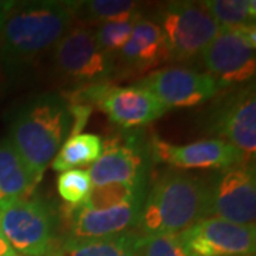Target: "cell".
Masks as SVG:
<instances>
[{
    "label": "cell",
    "instance_id": "obj_28",
    "mask_svg": "<svg viewBox=\"0 0 256 256\" xmlns=\"http://www.w3.org/2000/svg\"><path fill=\"white\" fill-rule=\"evenodd\" d=\"M6 80H4V76H3V72H2V66H0V100L3 97V92H4V87H6Z\"/></svg>",
    "mask_w": 256,
    "mask_h": 256
},
{
    "label": "cell",
    "instance_id": "obj_4",
    "mask_svg": "<svg viewBox=\"0 0 256 256\" xmlns=\"http://www.w3.org/2000/svg\"><path fill=\"white\" fill-rule=\"evenodd\" d=\"M156 20L168 46L170 60L176 62L201 54L220 30L201 2H171L162 8Z\"/></svg>",
    "mask_w": 256,
    "mask_h": 256
},
{
    "label": "cell",
    "instance_id": "obj_26",
    "mask_svg": "<svg viewBox=\"0 0 256 256\" xmlns=\"http://www.w3.org/2000/svg\"><path fill=\"white\" fill-rule=\"evenodd\" d=\"M0 256H18L12 246L9 245V242L6 240V238L3 236L2 230H0Z\"/></svg>",
    "mask_w": 256,
    "mask_h": 256
},
{
    "label": "cell",
    "instance_id": "obj_29",
    "mask_svg": "<svg viewBox=\"0 0 256 256\" xmlns=\"http://www.w3.org/2000/svg\"><path fill=\"white\" fill-rule=\"evenodd\" d=\"M50 256H58V255H50Z\"/></svg>",
    "mask_w": 256,
    "mask_h": 256
},
{
    "label": "cell",
    "instance_id": "obj_11",
    "mask_svg": "<svg viewBox=\"0 0 256 256\" xmlns=\"http://www.w3.org/2000/svg\"><path fill=\"white\" fill-rule=\"evenodd\" d=\"M150 156L156 162L172 165L182 170H228L245 165V156L236 146L215 138L202 140L188 146H172L160 138H152L148 144Z\"/></svg>",
    "mask_w": 256,
    "mask_h": 256
},
{
    "label": "cell",
    "instance_id": "obj_12",
    "mask_svg": "<svg viewBox=\"0 0 256 256\" xmlns=\"http://www.w3.org/2000/svg\"><path fill=\"white\" fill-rule=\"evenodd\" d=\"M148 146L136 138L111 140L102 144V154L87 171L92 186L108 184H142L148 181Z\"/></svg>",
    "mask_w": 256,
    "mask_h": 256
},
{
    "label": "cell",
    "instance_id": "obj_7",
    "mask_svg": "<svg viewBox=\"0 0 256 256\" xmlns=\"http://www.w3.org/2000/svg\"><path fill=\"white\" fill-rule=\"evenodd\" d=\"M0 230L16 254L44 256L53 240V218L43 202L28 198L0 210Z\"/></svg>",
    "mask_w": 256,
    "mask_h": 256
},
{
    "label": "cell",
    "instance_id": "obj_14",
    "mask_svg": "<svg viewBox=\"0 0 256 256\" xmlns=\"http://www.w3.org/2000/svg\"><path fill=\"white\" fill-rule=\"evenodd\" d=\"M97 106L107 114L110 121L122 128L151 124L168 111L154 94L137 84L130 87L106 84Z\"/></svg>",
    "mask_w": 256,
    "mask_h": 256
},
{
    "label": "cell",
    "instance_id": "obj_23",
    "mask_svg": "<svg viewBox=\"0 0 256 256\" xmlns=\"http://www.w3.org/2000/svg\"><path fill=\"white\" fill-rule=\"evenodd\" d=\"M92 180L84 170H68L57 178L60 198L70 206H80L92 190Z\"/></svg>",
    "mask_w": 256,
    "mask_h": 256
},
{
    "label": "cell",
    "instance_id": "obj_24",
    "mask_svg": "<svg viewBox=\"0 0 256 256\" xmlns=\"http://www.w3.org/2000/svg\"><path fill=\"white\" fill-rule=\"evenodd\" d=\"M140 18H142V14L130 18V20H124V22L101 23L97 30H94L97 43L110 54L114 56L116 53H118L128 42V38L132 33V28L137 24Z\"/></svg>",
    "mask_w": 256,
    "mask_h": 256
},
{
    "label": "cell",
    "instance_id": "obj_1",
    "mask_svg": "<svg viewBox=\"0 0 256 256\" xmlns=\"http://www.w3.org/2000/svg\"><path fill=\"white\" fill-rule=\"evenodd\" d=\"M80 2H13L0 23V66L9 84L70 30Z\"/></svg>",
    "mask_w": 256,
    "mask_h": 256
},
{
    "label": "cell",
    "instance_id": "obj_8",
    "mask_svg": "<svg viewBox=\"0 0 256 256\" xmlns=\"http://www.w3.org/2000/svg\"><path fill=\"white\" fill-rule=\"evenodd\" d=\"M178 238L188 256H252L256 228L220 218H204Z\"/></svg>",
    "mask_w": 256,
    "mask_h": 256
},
{
    "label": "cell",
    "instance_id": "obj_19",
    "mask_svg": "<svg viewBox=\"0 0 256 256\" xmlns=\"http://www.w3.org/2000/svg\"><path fill=\"white\" fill-rule=\"evenodd\" d=\"M102 140L100 136L80 132L70 137L53 158L52 166L54 171H68L78 166L92 165L102 154Z\"/></svg>",
    "mask_w": 256,
    "mask_h": 256
},
{
    "label": "cell",
    "instance_id": "obj_25",
    "mask_svg": "<svg viewBox=\"0 0 256 256\" xmlns=\"http://www.w3.org/2000/svg\"><path fill=\"white\" fill-rule=\"evenodd\" d=\"M140 256H188L178 235H140Z\"/></svg>",
    "mask_w": 256,
    "mask_h": 256
},
{
    "label": "cell",
    "instance_id": "obj_18",
    "mask_svg": "<svg viewBox=\"0 0 256 256\" xmlns=\"http://www.w3.org/2000/svg\"><path fill=\"white\" fill-rule=\"evenodd\" d=\"M138 240L140 235L132 230L108 238H68L58 256H140Z\"/></svg>",
    "mask_w": 256,
    "mask_h": 256
},
{
    "label": "cell",
    "instance_id": "obj_13",
    "mask_svg": "<svg viewBox=\"0 0 256 256\" xmlns=\"http://www.w3.org/2000/svg\"><path fill=\"white\" fill-rule=\"evenodd\" d=\"M236 146L245 156L256 151V97L254 87L240 88L218 107L212 118V131Z\"/></svg>",
    "mask_w": 256,
    "mask_h": 256
},
{
    "label": "cell",
    "instance_id": "obj_3",
    "mask_svg": "<svg viewBox=\"0 0 256 256\" xmlns=\"http://www.w3.org/2000/svg\"><path fill=\"white\" fill-rule=\"evenodd\" d=\"M204 218H208V182L185 172H166L146 192L137 228L146 236L180 235Z\"/></svg>",
    "mask_w": 256,
    "mask_h": 256
},
{
    "label": "cell",
    "instance_id": "obj_22",
    "mask_svg": "<svg viewBox=\"0 0 256 256\" xmlns=\"http://www.w3.org/2000/svg\"><path fill=\"white\" fill-rule=\"evenodd\" d=\"M82 16L88 22H124L140 16V6L132 0H90L80 2L78 10Z\"/></svg>",
    "mask_w": 256,
    "mask_h": 256
},
{
    "label": "cell",
    "instance_id": "obj_17",
    "mask_svg": "<svg viewBox=\"0 0 256 256\" xmlns=\"http://www.w3.org/2000/svg\"><path fill=\"white\" fill-rule=\"evenodd\" d=\"M38 181L8 137L0 140V210L32 198Z\"/></svg>",
    "mask_w": 256,
    "mask_h": 256
},
{
    "label": "cell",
    "instance_id": "obj_10",
    "mask_svg": "<svg viewBox=\"0 0 256 256\" xmlns=\"http://www.w3.org/2000/svg\"><path fill=\"white\" fill-rule=\"evenodd\" d=\"M137 86L154 94L170 108L200 106L220 92V86L208 73L186 67H166L148 74Z\"/></svg>",
    "mask_w": 256,
    "mask_h": 256
},
{
    "label": "cell",
    "instance_id": "obj_21",
    "mask_svg": "<svg viewBox=\"0 0 256 256\" xmlns=\"http://www.w3.org/2000/svg\"><path fill=\"white\" fill-rule=\"evenodd\" d=\"M201 4L220 28L255 26V0H205Z\"/></svg>",
    "mask_w": 256,
    "mask_h": 256
},
{
    "label": "cell",
    "instance_id": "obj_15",
    "mask_svg": "<svg viewBox=\"0 0 256 256\" xmlns=\"http://www.w3.org/2000/svg\"><path fill=\"white\" fill-rule=\"evenodd\" d=\"M141 205L142 202H132L98 210H84L82 206H70L72 238H108L130 232L132 228H137Z\"/></svg>",
    "mask_w": 256,
    "mask_h": 256
},
{
    "label": "cell",
    "instance_id": "obj_5",
    "mask_svg": "<svg viewBox=\"0 0 256 256\" xmlns=\"http://www.w3.org/2000/svg\"><path fill=\"white\" fill-rule=\"evenodd\" d=\"M56 72L77 86L104 82L114 72V56L97 43L94 30L70 28L53 47Z\"/></svg>",
    "mask_w": 256,
    "mask_h": 256
},
{
    "label": "cell",
    "instance_id": "obj_6",
    "mask_svg": "<svg viewBox=\"0 0 256 256\" xmlns=\"http://www.w3.org/2000/svg\"><path fill=\"white\" fill-rule=\"evenodd\" d=\"M255 26L220 28L201 56L208 74L220 86H230L248 82L255 76Z\"/></svg>",
    "mask_w": 256,
    "mask_h": 256
},
{
    "label": "cell",
    "instance_id": "obj_20",
    "mask_svg": "<svg viewBox=\"0 0 256 256\" xmlns=\"http://www.w3.org/2000/svg\"><path fill=\"white\" fill-rule=\"evenodd\" d=\"M146 195V185L142 184H108L92 186L80 206L92 210H107L122 204L144 202Z\"/></svg>",
    "mask_w": 256,
    "mask_h": 256
},
{
    "label": "cell",
    "instance_id": "obj_27",
    "mask_svg": "<svg viewBox=\"0 0 256 256\" xmlns=\"http://www.w3.org/2000/svg\"><path fill=\"white\" fill-rule=\"evenodd\" d=\"M12 4H13V2H9V0H0V23H2V20L4 18L6 12L12 8Z\"/></svg>",
    "mask_w": 256,
    "mask_h": 256
},
{
    "label": "cell",
    "instance_id": "obj_16",
    "mask_svg": "<svg viewBox=\"0 0 256 256\" xmlns=\"http://www.w3.org/2000/svg\"><path fill=\"white\" fill-rule=\"evenodd\" d=\"M122 63L136 72H146L170 62L165 37L156 22L140 18L124 47L120 50Z\"/></svg>",
    "mask_w": 256,
    "mask_h": 256
},
{
    "label": "cell",
    "instance_id": "obj_2",
    "mask_svg": "<svg viewBox=\"0 0 256 256\" xmlns=\"http://www.w3.org/2000/svg\"><path fill=\"white\" fill-rule=\"evenodd\" d=\"M72 124L68 101L58 92L33 96L12 112L8 138L38 182L70 138Z\"/></svg>",
    "mask_w": 256,
    "mask_h": 256
},
{
    "label": "cell",
    "instance_id": "obj_9",
    "mask_svg": "<svg viewBox=\"0 0 256 256\" xmlns=\"http://www.w3.org/2000/svg\"><path fill=\"white\" fill-rule=\"evenodd\" d=\"M208 218L239 225H255L256 180L249 165L224 170L208 184Z\"/></svg>",
    "mask_w": 256,
    "mask_h": 256
}]
</instances>
